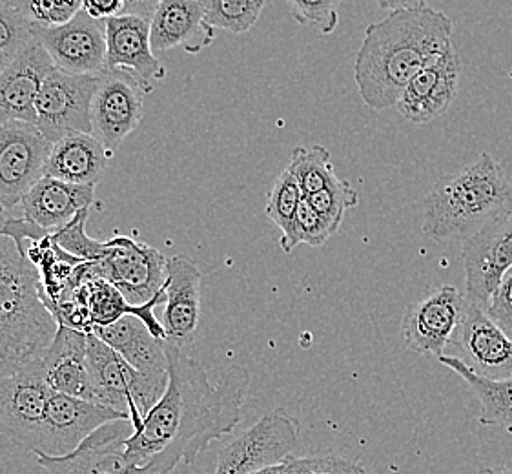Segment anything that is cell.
I'll use <instances>...</instances> for the list:
<instances>
[{
	"instance_id": "cell-1",
	"label": "cell",
	"mask_w": 512,
	"mask_h": 474,
	"mask_svg": "<svg viewBox=\"0 0 512 474\" xmlns=\"http://www.w3.org/2000/svg\"><path fill=\"white\" fill-rule=\"evenodd\" d=\"M164 349L168 387L143 425L126 440V456L134 464L170 474L179 464L194 465L208 445L236 429L250 378L241 365H230L212 385L199 361L166 340Z\"/></svg>"
},
{
	"instance_id": "cell-2",
	"label": "cell",
	"mask_w": 512,
	"mask_h": 474,
	"mask_svg": "<svg viewBox=\"0 0 512 474\" xmlns=\"http://www.w3.org/2000/svg\"><path fill=\"white\" fill-rule=\"evenodd\" d=\"M452 21L429 6L390 11L365 30L354 79L363 103L372 110L396 106L410 81L452 44Z\"/></svg>"
},
{
	"instance_id": "cell-3",
	"label": "cell",
	"mask_w": 512,
	"mask_h": 474,
	"mask_svg": "<svg viewBox=\"0 0 512 474\" xmlns=\"http://www.w3.org/2000/svg\"><path fill=\"white\" fill-rule=\"evenodd\" d=\"M0 214V376L44 358L59 330L42 301L41 272L15 239L2 234Z\"/></svg>"
},
{
	"instance_id": "cell-4",
	"label": "cell",
	"mask_w": 512,
	"mask_h": 474,
	"mask_svg": "<svg viewBox=\"0 0 512 474\" xmlns=\"http://www.w3.org/2000/svg\"><path fill=\"white\" fill-rule=\"evenodd\" d=\"M507 214H512V183L492 155L482 154L434 185L425 199L423 232L434 241L463 243Z\"/></svg>"
},
{
	"instance_id": "cell-5",
	"label": "cell",
	"mask_w": 512,
	"mask_h": 474,
	"mask_svg": "<svg viewBox=\"0 0 512 474\" xmlns=\"http://www.w3.org/2000/svg\"><path fill=\"white\" fill-rule=\"evenodd\" d=\"M88 365L95 402L126 414L137 431L164 392L144 380L119 352L93 332L88 334Z\"/></svg>"
},
{
	"instance_id": "cell-6",
	"label": "cell",
	"mask_w": 512,
	"mask_h": 474,
	"mask_svg": "<svg viewBox=\"0 0 512 474\" xmlns=\"http://www.w3.org/2000/svg\"><path fill=\"white\" fill-rule=\"evenodd\" d=\"M101 75H73L53 68L37 97L35 126L50 143L72 134H92V104Z\"/></svg>"
},
{
	"instance_id": "cell-7",
	"label": "cell",
	"mask_w": 512,
	"mask_h": 474,
	"mask_svg": "<svg viewBox=\"0 0 512 474\" xmlns=\"http://www.w3.org/2000/svg\"><path fill=\"white\" fill-rule=\"evenodd\" d=\"M106 247L103 259L90 261L93 274L110 281L128 303L144 305L164 292L168 259L161 252L124 236L106 241Z\"/></svg>"
},
{
	"instance_id": "cell-8",
	"label": "cell",
	"mask_w": 512,
	"mask_h": 474,
	"mask_svg": "<svg viewBox=\"0 0 512 474\" xmlns=\"http://www.w3.org/2000/svg\"><path fill=\"white\" fill-rule=\"evenodd\" d=\"M52 392L42 360L0 376V434L33 453Z\"/></svg>"
},
{
	"instance_id": "cell-9",
	"label": "cell",
	"mask_w": 512,
	"mask_h": 474,
	"mask_svg": "<svg viewBox=\"0 0 512 474\" xmlns=\"http://www.w3.org/2000/svg\"><path fill=\"white\" fill-rule=\"evenodd\" d=\"M35 124L11 121L0 124V208L21 205L22 197L44 177L52 152Z\"/></svg>"
},
{
	"instance_id": "cell-10",
	"label": "cell",
	"mask_w": 512,
	"mask_h": 474,
	"mask_svg": "<svg viewBox=\"0 0 512 474\" xmlns=\"http://www.w3.org/2000/svg\"><path fill=\"white\" fill-rule=\"evenodd\" d=\"M299 423L283 409L265 414L217 454L216 474H252L279 465L296 449Z\"/></svg>"
},
{
	"instance_id": "cell-11",
	"label": "cell",
	"mask_w": 512,
	"mask_h": 474,
	"mask_svg": "<svg viewBox=\"0 0 512 474\" xmlns=\"http://www.w3.org/2000/svg\"><path fill=\"white\" fill-rule=\"evenodd\" d=\"M115 420L130 418L101 403L88 402L82 398L53 391L46 405V413L42 418L41 431L33 454L53 458L68 456L90 434L103 427L104 423Z\"/></svg>"
},
{
	"instance_id": "cell-12",
	"label": "cell",
	"mask_w": 512,
	"mask_h": 474,
	"mask_svg": "<svg viewBox=\"0 0 512 474\" xmlns=\"http://www.w3.org/2000/svg\"><path fill=\"white\" fill-rule=\"evenodd\" d=\"M135 433L132 420L104 423L72 454L37 456L48 474H159L152 465H137L126 456V440Z\"/></svg>"
},
{
	"instance_id": "cell-13",
	"label": "cell",
	"mask_w": 512,
	"mask_h": 474,
	"mask_svg": "<svg viewBox=\"0 0 512 474\" xmlns=\"http://www.w3.org/2000/svg\"><path fill=\"white\" fill-rule=\"evenodd\" d=\"M465 298L483 309L512 268V214L498 217L461 243Z\"/></svg>"
},
{
	"instance_id": "cell-14",
	"label": "cell",
	"mask_w": 512,
	"mask_h": 474,
	"mask_svg": "<svg viewBox=\"0 0 512 474\" xmlns=\"http://www.w3.org/2000/svg\"><path fill=\"white\" fill-rule=\"evenodd\" d=\"M452 345L463 354L472 371L489 380L512 376V338L492 320L487 310L465 298Z\"/></svg>"
},
{
	"instance_id": "cell-15",
	"label": "cell",
	"mask_w": 512,
	"mask_h": 474,
	"mask_svg": "<svg viewBox=\"0 0 512 474\" xmlns=\"http://www.w3.org/2000/svg\"><path fill=\"white\" fill-rule=\"evenodd\" d=\"M144 90L126 72H104L92 104V134L115 154L143 119Z\"/></svg>"
},
{
	"instance_id": "cell-16",
	"label": "cell",
	"mask_w": 512,
	"mask_h": 474,
	"mask_svg": "<svg viewBox=\"0 0 512 474\" xmlns=\"http://www.w3.org/2000/svg\"><path fill=\"white\" fill-rule=\"evenodd\" d=\"M37 41L48 52L55 68L73 75L104 73L106 24L81 10L72 21L39 30Z\"/></svg>"
},
{
	"instance_id": "cell-17",
	"label": "cell",
	"mask_w": 512,
	"mask_h": 474,
	"mask_svg": "<svg viewBox=\"0 0 512 474\" xmlns=\"http://www.w3.org/2000/svg\"><path fill=\"white\" fill-rule=\"evenodd\" d=\"M106 24L104 72H126L152 92L166 77V70L155 57L150 39V21L134 15L112 17Z\"/></svg>"
},
{
	"instance_id": "cell-18",
	"label": "cell",
	"mask_w": 512,
	"mask_h": 474,
	"mask_svg": "<svg viewBox=\"0 0 512 474\" xmlns=\"http://www.w3.org/2000/svg\"><path fill=\"white\" fill-rule=\"evenodd\" d=\"M465 307V294L443 285L410 307L403 320V336L410 351L441 358L451 343Z\"/></svg>"
},
{
	"instance_id": "cell-19",
	"label": "cell",
	"mask_w": 512,
	"mask_h": 474,
	"mask_svg": "<svg viewBox=\"0 0 512 474\" xmlns=\"http://www.w3.org/2000/svg\"><path fill=\"white\" fill-rule=\"evenodd\" d=\"M461 61L454 44L432 62L425 70H421L396 104L400 112L410 123H431L449 110L454 103L460 88Z\"/></svg>"
},
{
	"instance_id": "cell-20",
	"label": "cell",
	"mask_w": 512,
	"mask_h": 474,
	"mask_svg": "<svg viewBox=\"0 0 512 474\" xmlns=\"http://www.w3.org/2000/svg\"><path fill=\"white\" fill-rule=\"evenodd\" d=\"M53 68L55 64L39 41L31 42L10 62L0 73V124H35L37 97Z\"/></svg>"
},
{
	"instance_id": "cell-21",
	"label": "cell",
	"mask_w": 512,
	"mask_h": 474,
	"mask_svg": "<svg viewBox=\"0 0 512 474\" xmlns=\"http://www.w3.org/2000/svg\"><path fill=\"white\" fill-rule=\"evenodd\" d=\"M201 270L192 259L168 258L163 329L166 341L183 349L194 343L201 321Z\"/></svg>"
},
{
	"instance_id": "cell-22",
	"label": "cell",
	"mask_w": 512,
	"mask_h": 474,
	"mask_svg": "<svg viewBox=\"0 0 512 474\" xmlns=\"http://www.w3.org/2000/svg\"><path fill=\"white\" fill-rule=\"evenodd\" d=\"M92 332L113 351L119 352L155 389L166 392L168 356L164 340L155 338L143 320L137 316H124L108 327H93Z\"/></svg>"
},
{
	"instance_id": "cell-23",
	"label": "cell",
	"mask_w": 512,
	"mask_h": 474,
	"mask_svg": "<svg viewBox=\"0 0 512 474\" xmlns=\"http://www.w3.org/2000/svg\"><path fill=\"white\" fill-rule=\"evenodd\" d=\"M154 52L183 48L186 53L206 50L216 41V30L205 21L199 0H163L150 21Z\"/></svg>"
},
{
	"instance_id": "cell-24",
	"label": "cell",
	"mask_w": 512,
	"mask_h": 474,
	"mask_svg": "<svg viewBox=\"0 0 512 474\" xmlns=\"http://www.w3.org/2000/svg\"><path fill=\"white\" fill-rule=\"evenodd\" d=\"M42 365L52 391L97 403L90 378L86 332L59 325Z\"/></svg>"
},
{
	"instance_id": "cell-25",
	"label": "cell",
	"mask_w": 512,
	"mask_h": 474,
	"mask_svg": "<svg viewBox=\"0 0 512 474\" xmlns=\"http://www.w3.org/2000/svg\"><path fill=\"white\" fill-rule=\"evenodd\" d=\"M95 199V186L72 185L53 177H42L22 197V214L46 232H57L73 221Z\"/></svg>"
},
{
	"instance_id": "cell-26",
	"label": "cell",
	"mask_w": 512,
	"mask_h": 474,
	"mask_svg": "<svg viewBox=\"0 0 512 474\" xmlns=\"http://www.w3.org/2000/svg\"><path fill=\"white\" fill-rule=\"evenodd\" d=\"M110 157L95 135H68L53 143L44 176L72 185L97 186Z\"/></svg>"
},
{
	"instance_id": "cell-27",
	"label": "cell",
	"mask_w": 512,
	"mask_h": 474,
	"mask_svg": "<svg viewBox=\"0 0 512 474\" xmlns=\"http://www.w3.org/2000/svg\"><path fill=\"white\" fill-rule=\"evenodd\" d=\"M441 365L449 367L456 372L465 383L471 387V391L478 396L482 403L483 425L512 429V376L502 380H489L472 371L471 367L454 356H441L438 358Z\"/></svg>"
},
{
	"instance_id": "cell-28",
	"label": "cell",
	"mask_w": 512,
	"mask_h": 474,
	"mask_svg": "<svg viewBox=\"0 0 512 474\" xmlns=\"http://www.w3.org/2000/svg\"><path fill=\"white\" fill-rule=\"evenodd\" d=\"M287 168L288 172L296 177L305 197L318 194L339 179L330 161V152L325 146H297L292 152V159Z\"/></svg>"
},
{
	"instance_id": "cell-29",
	"label": "cell",
	"mask_w": 512,
	"mask_h": 474,
	"mask_svg": "<svg viewBox=\"0 0 512 474\" xmlns=\"http://www.w3.org/2000/svg\"><path fill=\"white\" fill-rule=\"evenodd\" d=\"M305 199L301 186L296 181V177L285 168L279 176L276 183L272 186L268 194V203L265 212L268 219L281 230V241L279 245L283 252L290 254L292 252V232H294V221H296L297 208L301 201Z\"/></svg>"
},
{
	"instance_id": "cell-30",
	"label": "cell",
	"mask_w": 512,
	"mask_h": 474,
	"mask_svg": "<svg viewBox=\"0 0 512 474\" xmlns=\"http://www.w3.org/2000/svg\"><path fill=\"white\" fill-rule=\"evenodd\" d=\"M205 21L214 30L246 33L256 26L267 0H199Z\"/></svg>"
},
{
	"instance_id": "cell-31",
	"label": "cell",
	"mask_w": 512,
	"mask_h": 474,
	"mask_svg": "<svg viewBox=\"0 0 512 474\" xmlns=\"http://www.w3.org/2000/svg\"><path fill=\"white\" fill-rule=\"evenodd\" d=\"M28 17V21L39 28H57L82 10V0H8Z\"/></svg>"
},
{
	"instance_id": "cell-32",
	"label": "cell",
	"mask_w": 512,
	"mask_h": 474,
	"mask_svg": "<svg viewBox=\"0 0 512 474\" xmlns=\"http://www.w3.org/2000/svg\"><path fill=\"white\" fill-rule=\"evenodd\" d=\"M39 28H35L28 17L8 0H0V52L19 55L37 41Z\"/></svg>"
},
{
	"instance_id": "cell-33",
	"label": "cell",
	"mask_w": 512,
	"mask_h": 474,
	"mask_svg": "<svg viewBox=\"0 0 512 474\" xmlns=\"http://www.w3.org/2000/svg\"><path fill=\"white\" fill-rule=\"evenodd\" d=\"M88 216H90V208L82 210L81 214H77V217L66 227L53 232L52 237L62 250H66L75 258L82 259V261H99L104 258L108 247H106V241L103 243V241L86 236L84 227H86Z\"/></svg>"
},
{
	"instance_id": "cell-34",
	"label": "cell",
	"mask_w": 512,
	"mask_h": 474,
	"mask_svg": "<svg viewBox=\"0 0 512 474\" xmlns=\"http://www.w3.org/2000/svg\"><path fill=\"white\" fill-rule=\"evenodd\" d=\"M305 199L319 216L325 217L328 223L338 230L345 219V212L350 208L358 207L359 203L358 190L345 179H338L334 185Z\"/></svg>"
},
{
	"instance_id": "cell-35",
	"label": "cell",
	"mask_w": 512,
	"mask_h": 474,
	"mask_svg": "<svg viewBox=\"0 0 512 474\" xmlns=\"http://www.w3.org/2000/svg\"><path fill=\"white\" fill-rule=\"evenodd\" d=\"M299 24L316 28L323 35L334 33L339 24V6L343 0H287Z\"/></svg>"
},
{
	"instance_id": "cell-36",
	"label": "cell",
	"mask_w": 512,
	"mask_h": 474,
	"mask_svg": "<svg viewBox=\"0 0 512 474\" xmlns=\"http://www.w3.org/2000/svg\"><path fill=\"white\" fill-rule=\"evenodd\" d=\"M336 232H338V228L330 225L325 217L319 216L318 212L310 207L307 199H303L301 205L297 208L296 221H294L292 250L299 247V245L321 247Z\"/></svg>"
},
{
	"instance_id": "cell-37",
	"label": "cell",
	"mask_w": 512,
	"mask_h": 474,
	"mask_svg": "<svg viewBox=\"0 0 512 474\" xmlns=\"http://www.w3.org/2000/svg\"><path fill=\"white\" fill-rule=\"evenodd\" d=\"M283 467L290 474H369L361 465L352 464L338 456H323V458H292L288 456Z\"/></svg>"
},
{
	"instance_id": "cell-38",
	"label": "cell",
	"mask_w": 512,
	"mask_h": 474,
	"mask_svg": "<svg viewBox=\"0 0 512 474\" xmlns=\"http://www.w3.org/2000/svg\"><path fill=\"white\" fill-rule=\"evenodd\" d=\"M485 310L512 338V268L503 276Z\"/></svg>"
},
{
	"instance_id": "cell-39",
	"label": "cell",
	"mask_w": 512,
	"mask_h": 474,
	"mask_svg": "<svg viewBox=\"0 0 512 474\" xmlns=\"http://www.w3.org/2000/svg\"><path fill=\"white\" fill-rule=\"evenodd\" d=\"M82 10L97 21H108L123 15L124 0H82Z\"/></svg>"
},
{
	"instance_id": "cell-40",
	"label": "cell",
	"mask_w": 512,
	"mask_h": 474,
	"mask_svg": "<svg viewBox=\"0 0 512 474\" xmlns=\"http://www.w3.org/2000/svg\"><path fill=\"white\" fill-rule=\"evenodd\" d=\"M163 0H124L123 15L141 17L144 21H152L155 10Z\"/></svg>"
},
{
	"instance_id": "cell-41",
	"label": "cell",
	"mask_w": 512,
	"mask_h": 474,
	"mask_svg": "<svg viewBox=\"0 0 512 474\" xmlns=\"http://www.w3.org/2000/svg\"><path fill=\"white\" fill-rule=\"evenodd\" d=\"M381 10H414V8H423L429 4V0H376Z\"/></svg>"
},
{
	"instance_id": "cell-42",
	"label": "cell",
	"mask_w": 512,
	"mask_h": 474,
	"mask_svg": "<svg viewBox=\"0 0 512 474\" xmlns=\"http://www.w3.org/2000/svg\"><path fill=\"white\" fill-rule=\"evenodd\" d=\"M17 57V55H15ZM13 55H10V53H4L0 52V73L4 72L8 66H10V62L15 59Z\"/></svg>"
},
{
	"instance_id": "cell-43",
	"label": "cell",
	"mask_w": 512,
	"mask_h": 474,
	"mask_svg": "<svg viewBox=\"0 0 512 474\" xmlns=\"http://www.w3.org/2000/svg\"><path fill=\"white\" fill-rule=\"evenodd\" d=\"M478 474H512V469H507V467H500V469H491V467H483L478 471Z\"/></svg>"
},
{
	"instance_id": "cell-44",
	"label": "cell",
	"mask_w": 512,
	"mask_h": 474,
	"mask_svg": "<svg viewBox=\"0 0 512 474\" xmlns=\"http://www.w3.org/2000/svg\"><path fill=\"white\" fill-rule=\"evenodd\" d=\"M263 474H288L285 471V467L283 464L272 465V467H267V469H263Z\"/></svg>"
},
{
	"instance_id": "cell-45",
	"label": "cell",
	"mask_w": 512,
	"mask_h": 474,
	"mask_svg": "<svg viewBox=\"0 0 512 474\" xmlns=\"http://www.w3.org/2000/svg\"><path fill=\"white\" fill-rule=\"evenodd\" d=\"M252 474H263V471H257V473H252Z\"/></svg>"
},
{
	"instance_id": "cell-46",
	"label": "cell",
	"mask_w": 512,
	"mask_h": 474,
	"mask_svg": "<svg viewBox=\"0 0 512 474\" xmlns=\"http://www.w3.org/2000/svg\"><path fill=\"white\" fill-rule=\"evenodd\" d=\"M0 214H2V208H0Z\"/></svg>"
},
{
	"instance_id": "cell-47",
	"label": "cell",
	"mask_w": 512,
	"mask_h": 474,
	"mask_svg": "<svg viewBox=\"0 0 512 474\" xmlns=\"http://www.w3.org/2000/svg\"><path fill=\"white\" fill-rule=\"evenodd\" d=\"M285 471H287V469H285ZM287 473H288V471H287ZM288 474H290V473H288Z\"/></svg>"
}]
</instances>
